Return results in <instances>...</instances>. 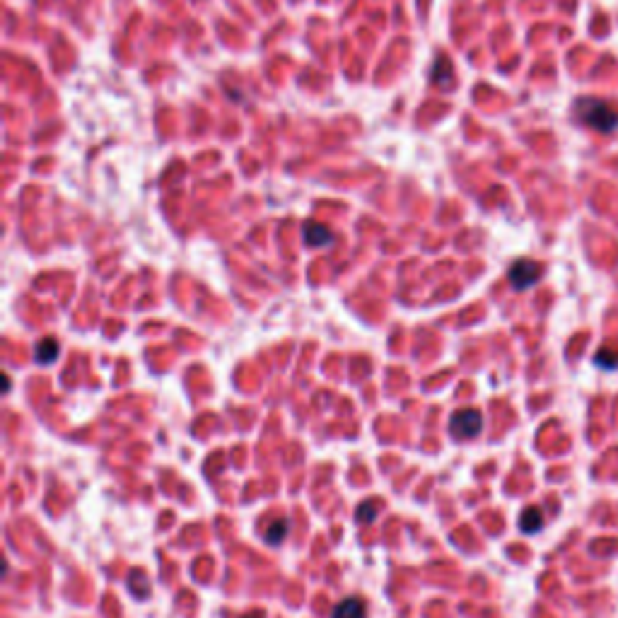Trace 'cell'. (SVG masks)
I'll list each match as a JSON object with an SVG mask.
<instances>
[{
    "label": "cell",
    "mask_w": 618,
    "mask_h": 618,
    "mask_svg": "<svg viewBox=\"0 0 618 618\" xmlns=\"http://www.w3.org/2000/svg\"><path fill=\"white\" fill-rule=\"evenodd\" d=\"M34 355H37L39 365H51V362L59 357V343H56V340H51V338H46V340H42V343L37 345Z\"/></svg>",
    "instance_id": "cell-8"
},
{
    "label": "cell",
    "mask_w": 618,
    "mask_h": 618,
    "mask_svg": "<svg viewBox=\"0 0 618 618\" xmlns=\"http://www.w3.org/2000/svg\"><path fill=\"white\" fill-rule=\"evenodd\" d=\"M575 119L577 124L597 133H614L618 129V112L609 102L597 97H580L575 102Z\"/></svg>",
    "instance_id": "cell-1"
},
{
    "label": "cell",
    "mask_w": 618,
    "mask_h": 618,
    "mask_svg": "<svg viewBox=\"0 0 618 618\" xmlns=\"http://www.w3.org/2000/svg\"><path fill=\"white\" fill-rule=\"evenodd\" d=\"M333 618H365V602L357 597L345 599L333 609Z\"/></svg>",
    "instance_id": "cell-5"
},
{
    "label": "cell",
    "mask_w": 618,
    "mask_h": 618,
    "mask_svg": "<svg viewBox=\"0 0 618 618\" xmlns=\"http://www.w3.org/2000/svg\"><path fill=\"white\" fill-rule=\"evenodd\" d=\"M244 618H263V614H246Z\"/></svg>",
    "instance_id": "cell-12"
},
{
    "label": "cell",
    "mask_w": 618,
    "mask_h": 618,
    "mask_svg": "<svg viewBox=\"0 0 618 618\" xmlns=\"http://www.w3.org/2000/svg\"><path fill=\"white\" fill-rule=\"evenodd\" d=\"M483 427V418L476 408H464V411H456L449 420V432L459 440H471L481 432Z\"/></svg>",
    "instance_id": "cell-3"
},
{
    "label": "cell",
    "mask_w": 618,
    "mask_h": 618,
    "mask_svg": "<svg viewBox=\"0 0 618 618\" xmlns=\"http://www.w3.org/2000/svg\"><path fill=\"white\" fill-rule=\"evenodd\" d=\"M541 527H544V515H541L539 507H527V510L522 512V517H519V529L524 531V534H536Z\"/></svg>",
    "instance_id": "cell-6"
},
{
    "label": "cell",
    "mask_w": 618,
    "mask_h": 618,
    "mask_svg": "<svg viewBox=\"0 0 618 618\" xmlns=\"http://www.w3.org/2000/svg\"><path fill=\"white\" fill-rule=\"evenodd\" d=\"M594 365L602 367V369H618V350L602 348L597 355H594Z\"/></svg>",
    "instance_id": "cell-11"
},
{
    "label": "cell",
    "mask_w": 618,
    "mask_h": 618,
    "mask_svg": "<svg viewBox=\"0 0 618 618\" xmlns=\"http://www.w3.org/2000/svg\"><path fill=\"white\" fill-rule=\"evenodd\" d=\"M379 515V502L377 500H367L360 502V507L355 510V519L357 524H372Z\"/></svg>",
    "instance_id": "cell-9"
},
{
    "label": "cell",
    "mask_w": 618,
    "mask_h": 618,
    "mask_svg": "<svg viewBox=\"0 0 618 618\" xmlns=\"http://www.w3.org/2000/svg\"><path fill=\"white\" fill-rule=\"evenodd\" d=\"M302 237H304V242H307L309 246H326L328 242L333 239V234L328 232V227H324V225H319V222H307V225H304Z\"/></svg>",
    "instance_id": "cell-4"
},
{
    "label": "cell",
    "mask_w": 618,
    "mask_h": 618,
    "mask_svg": "<svg viewBox=\"0 0 618 618\" xmlns=\"http://www.w3.org/2000/svg\"><path fill=\"white\" fill-rule=\"evenodd\" d=\"M539 278H541V266L531 261V259H519V261L512 263V268L507 271V280H510V285L519 292L534 287L536 283H539Z\"/></svg>",
    "instance_id": "cell-2"
},
{
    "label": "cell",
    "mask_w": 618,
    "mask_h": 618,
    "mask_svg": "<svg viewBox=\"0 0 618 618\" xmlns=\"http://www.w3.org/2000/svg\"><path fill=\"white\" fill-rule=\"evenodd\" d=\"M129 589L136 594L138 599H148L150 597V580L143 570H131L129 575Z\"/></svg>",
    "instance_id": "cell-7"
},
{
    "label": "cell",
    "mask_w": 618,
    "mask_h": 618,
    "mask_svg": "<svg viewBox=\"0 0 618 618\" xmlns=\"http://www.w3.org/2000/svg\"><path fill=\"white\" fill-rule=\"evenodd\" d=\"M285 534H287V522H285V519H275V522L266 529L263 539L268 541V544L275 546V544H280V541L285 539Z\"/></svg>",
    "instance_id": "cell-10"
}]
</instances>
